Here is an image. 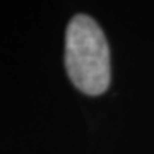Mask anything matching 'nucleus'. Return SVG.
Here are the masks:
<instances>
[{
    "instance_id": "nucleus-1",
    "label": "nucleus",
    "mask_w": 154,
    "mask_h": 154,
    "mask_svg": "<svg viewBox=\"0 0 154 154\" xmlns=\"http://www.w3.org/2000/svg\"><path fill=\"white\" fill-rule=\"evenodd\" d=\"M65 69L72 84L89 96L103 94L110 86V48L98 22L74 16L65 33Z\"/></svg>"
}]
</instances>
